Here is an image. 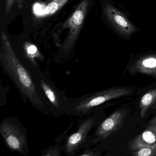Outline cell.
<instances>
[{
	"label": "cell",
	"mask_w": 156,
	"mask_h": 156,
	"mask_svg": "<svg viewBox=\"0 0 156 156\" xmlns=\"http://www.w3.org/2000/svg\"><path fill=\"white\" fill-rule=\"evenodd\" d=\"M131 154L135 156H156V146L138 148L131 151Z\"/></svg>",
	"instance_id": "5bb4252c"
},
{
	"label": "cell",
	"mask_w": 156,
	"mask_h": 156,
	"mask_svg": "<svg viewBox=\"0 0 156 156\" xmlns=\"http://www.w3.org/2000/svg\"><path fill=\"white\" fill-rule=\"evenodd\" d=\"M156 146V124L151 125L136 137L130 145L132 150L143 147Z\"/></svg>",
	"instance_id": "ba28073f"
},
{
	"label": "cell",
	"mask_w": 156,
	"mask_h": 156,
	"mask_svg": "<svg viewBox=\"0 0 156 156\" xmlns=\"http://www.w3.org/2000/svg\"><path fill=\"white\" fill-rule=\"evenodd\" d=\"M41 84L42 88L49 101L55 107L59 108L60 103V98L57 92L45 81L42 80Z\"/></svg>",
	"instance_id": "7c38bea8"
},
{
	"label": "cell",
	"mask_w": 156,
	"mask_h": 156,
	"mask_svg": "<svg viewBox=\"0 0 156 156\" xmlns=\"http://www.w3.org/2000/svg\"><path fill=\"white\" fill-rule=\"evenodd\" d=\"M15 2V0H6L5 5V15L8 16L12 9V6Z\"/></svg>",
	"instance_id": "9a60e30c"
},
{
	"label": "cell",
	"mask_w": 156,
	"mask_h": 156,
	"mask_svg": "<svg viewBox=\"0 0 156 156\" xmlns=\"http://www.w3.org/2000/svg\"><path fill=\"white\" fill-rule=\"evenodd\" d=\"M127 113L126 109H119L105 119L97 130L96 135L98 138L105 139L116 132L123 126Z\"/></svg>",
	"instance_id": "8992f818"
},
{
	"label": "cell",
	"mask_w": 156,
	"mask_h": 156,
	"mask_svg": "<svg viewBox=\"0 0 156 156\" xmlns=\"http://www.w3.org/2000/svg\"><path fill=\"white\" fill-rule=\"evenodd\" d=\"M2 50L0 56L4 68L20 91L33 105L43 107V104L36 91V87L29 72L18 59L8 36L1 34Z\"/></svg>",
	"instance_id": "6da1fadb"
},
{
	"label": "cell",
	"mask_w": 156,
	"mask_h": 156,
	"mask_svg": "<svg viewBox=\"0 0 156 156\" xmlns=\"http://www.w3.org/2000/svg\"><path fill=\"white\" fill-rule=\"evenodd\" d=\"M131 90L124 87H117L103 90L94 94L78 102L75 108L80 114H86L92 108L111 99L129 94Z\"/></svg>",
	"instance_id": "3957f363"
},
{
	"label": "cell",
	"mask_w": 156,
	"mask_h": 156,
	"mask_svg": "<svg viewBox=\"0 0 156 156\" xmlns=\"http://www.w3.org/2000/svg\"><path fill=\"white\" fill-rule=\"evenodd\" d=\"M24 0H15V2L17 4L18 8L21 9L23 7V3Z\"/></svg>",
	"instance_id": "2e32d148"
},
{
	"label": "cell",
	"mask_w": 156,
	"mask_h": 156,
	"mask_svg": "<svg viewBox=\"0 0 156 156\" xmlns=\"http://www.w3.org/2000/svg\"><path fill=\"white\" fill-rule=\"evenodd\" d=\"M23 48L26 57L34 65H37L35 59L39 60L43 59L38 48L33 44L29 42H25L23 44Z\"/></svg>",
	"instance_id": "8fae6325"
},
{
	"label": "cell",
	"mask_w": 156,
	"mask_h": 156,
	"mask_svg": "<svg viewBox=\"0 0 156 156\" xmlns=\"http://www.w3.org/2000/svg\"><path fill=\"white\" fill-rule=\"evenodd\" d=\"M0 132L8 147L13 151L23 153L27 147L25 135L14 124L5 122L1 125Z\"/></svg>",
	"instance_id": "5b68a950"
},
{
	"label": "cell",
	"mask_w": 156,
	"mask_h": 156,
	"mask_svg": "<svg viewBox=\"0 0 156 156\" xmlns=\"http://www.w3.org/2000/svg\"><path fill=\"white\" fill-rule=\"evenodd\" d=\"M89 5V0H83L79 3L73 13L62 26V29H68L65 40L63 50L68 51L74 45L83 25Z\"/></svg>",
	"instance_id": "7a4b0ae2"
},
{
	"label": "cell",
	"mask_w": 156,
	"mask_h": 156,
	"mask_svg": "<svg viewBox=\"0 0 156 156\" xmlns=\"http://www.w3.org/2000/svg\"><path fill=\"white\" fill-rule=\"evenodd\" d=\"M95 119H88L82 122L76 132L68 137L66 144V152L73 154L77 149L83 143L90 129L94 124Z\"/></svg>",
	"instance_id": "52a82bcc"
},
{
	"label": "cell",
	"mask_w": 156,
	"mask_h": 156,
	"mask_svg": "<svg viewBox=\"0 0 156 156\" xmlns=\"http://www.w3.org/2000/svg\"><path fill=\"white\" fill-rule=\"evenodd\" d=\"M156 124V116L154 117L153 119L151 120L150 122L149 123L148 126H150L151 125H154V124Z\"/></svg>",
	"instance_id": "e0dca14e"
},
{
	"label": "cell",
	"mask_w": 156,
	"mask_h": 156,
	"mask_svg": "<svg viewBox=\"0 0 156 156\" xmlns=\"http://www.w3.org/2000/svg\"><path fill=\"white\" fill-rule=\"evenodd\" d=\"M135 72L156 77V55H146L139 59L134 64Z\"/></svg>",
	"instance_id": "9c48e42d"
},
{
	"label": "cell",
	"mask_w": 156,
	"mask_h": 156,
	"mask_svg": "<svg viewBox=\"0 0 156 156\" xmlns=\"http://www.w3.org/2000/svg\"><path fill=\"white\" fill-rule=\"evenodd\" d=\"M103 12L112 29L123 38H129L138 31L133 23L113 4L106 2L104 5Z\"/></svg>",
	"instance_id": "277c9868"
},
{
	"label": "cell",
	"mask_w": 156,
	"mask_h": 156,
	"mask_svg": "<svg viewBox=\"0 0 156 156\" xmlns=\"http://www.w3.org/2000/svg\"><path fill=\"white\" fill-rule=\"evenodd\" d=\"M69 0H53L45 7L44 15H52L63 7Z\"/></svg>",
	"instance_id": "4fadbf2b"
},
{
	"label": "cell",
	"mask_w": 156,
	"mask_h": 156,
	"mask_svg": "<svg viewBox=\"0 0 156 156\" xmlns=\"http://www.w3.org/2000/svg\"><path fill=\"white\" fill-rule=\"evenodd\" d=\"M156 101V88L149 91L142 96L139 105L141 118L145 117L147 111Z\"/></svg>",
	"instance_id": "30bf717a"
}]
</instances>
